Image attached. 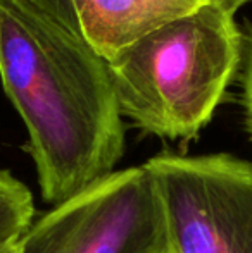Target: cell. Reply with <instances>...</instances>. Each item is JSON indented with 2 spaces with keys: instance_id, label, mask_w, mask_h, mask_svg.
<instances>
[{
  "instance_id": "cell-1",
  "label": "cell",
  "mask_w": 252,
  "mask_h": 253,
  "mask_svg": "<svg viewBox=\"0 0 252 253\" xmlns=\"http://www.w3.org/2000/svg\"><path fill=\"white\" fill-rule=\"evenodd\" d=\"M0 83L26 127L44 202L114 172L126 129L107 60L31 0H0Z\"/></svg>"
},
{
  "instance_id": "cell-2",
  "label": "cell",
  "mask_w": 252,
  "mask_h": 253,
  "mask_svg": "<svg viewBox=\"0 0 252 253\" xmlns=\"http://www.w3.org/2000/svg\"><path fill=\"white\" fill-rule=\"evenodd\" d=\"M242 55L235 14L207 2L128 45L107 66L123 117L152 136L190 141L211 123Z\"/></svg>"
},
{
  "instance_id": "cell-3",
  "label": "cell",
  "mask_w": 252,
  "mask_h": 253,
  "mask_svg": "<svg viewBox=\"0 0 252 253\" xmlns=\"http://www.w3.org/2000/svg\"><path fill=\"white\" fill-rule=\"evenodd\" d=\"M145 166L162 203L169 253H252V160L164 152Z\"/></svg>"
},
{
  "instance_id": "cell-4",
  "label": "cell",
  "mask_w": 252,
  "mask_h": 253,
  "mask_svg": "<svg viewBox=\"0 0 252 253\" xmlns=\"http://www.w3.org/2000/svg\"><path fill=\"white\" fill-rule=\"evenodd\" d=\"M17 253H169L151 170H114L54 205L19 238Z\"/></svg>"
},
{
  "instance_id": "cell-5",
  "label": "cell",
  "mask_w": 252,
  "mask_h": 253,
  "mask_svg": "<svg viewBox=\"0 0 252 253\" xmlns=\"http://www.w3.org/2000/svg\"><path fill=\"white\" fill-rule=\"evenodd\" d=\"M74 31L102 59L166 23L197 10L209 0H67Z\"/></svg>"
},
{
  "instance_id": "cell-6",
  "label": "cell",
  "mask_w": 252,
  "mask_h": 253,
  "mask_svg": "<svg viewBox=\"0 0 252 253\" xmlns=\"http://www.w3.org/2000/svg\"><path fill=\"white\" fill-rule=\"evenodd\" d=\"M35 217L31 191L9 170L0 169V247L14 245Z\"/></svg>"
},
{
  "instance_id": "cell-7",
  "label": "cell",
  "mask_w": 252,
  "mask_h": 253,
  "mask_svg": "<svg viewBox=\"0 0 252 253\" xmlns=\"http://www.w3.org/2000/svg\"><path fill=\"white\" fill-rule=\"evenodd\" d=\"M242 105H244V119H246V129L252 141V30L247 38L246 64H244L242 76Z\"/></svg>"
},
{
  "instance_id": "cell-8",
  "label": "cell",
  "mask_w": 252,
  "mask_h": 253,
  "mask_svg": "<svg viewBox=\"0 0 252 253\" xmlns=\"http://www.w3.org/2000/svg\"><path fill=\"white\" fill-rule=\"evenodd\" d=\"M38 7H42L44 10H47L49 14L59 19L62 24H66L67 28L74 31V23H73V14L69 9V2L67 0H31ZM76 33V31H74Z\"/></svg>"
},
{
  "instance_id": "cell-9",
  "label": "cell",
  "mask_w": 252,
  "mask_h": 253,
  "mask_svg": "<svg viewBox=\"0 0 252 253\" xmlns=\"http://www.w3.org/2000/svg\"><path fill=\"white\" fill-rule=\"evenodd\" d=\"M209 2H214V3H218V5L225 7L230 12L237 14V10H239L240 7H244L246 3L252 2V0H209Z\"/></svg>"
},
{
  "instance_id": "cell-10",
  "label": "cell",
  "mask_w": 252,
  "mask_h": 253,
  "mask_svg": "<svg viewBox=\"0 0 252 253\" xmlns=\"http://www.w3.org/2000/svg\"><path fill=\"white\" fill-rule=\"evenodd\" d=\"M0 253H17V243L5 245V247H0Z\"/></svg>"
}]
</instances>
